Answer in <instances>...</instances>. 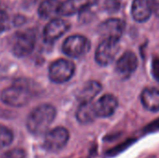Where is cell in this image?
Instances as JSON below:
<instances>
[{
	"mask_svg": "<svg viewBox=\"0 0 159 158\" xmlns=\"http://www.w3.org/2000/svg\"><path fill=\"white\" fill-rule=\"evenodd\" d=\"M57 115L55 107L51 104H40L32 110L26 120L28 131L34 136H41L48 131Z\"/></svg>",
	"mask_w": 159,
	"mask_h": 158,
	"instance_id": "1",
	"label": "cell"
},
{
	"mask_svg": "<svg viewBox=\"0 0 159 158\" xmlns=\"http://www.w3.org/2000/svg\"><path fill=\"white\" fill-rule=\"evenodd\" d=\"M32 99L31 90L21 83H15L12 86L3 89L0 94L1 102L10 107H23L30 102Z\"/></svg>",
	"mask_w": 159,
	"mask_h": 158,
	"instance_id": "2",
	"label": "cell"
},
{
	"mask_svg": "<svg viewBox=\"0 0 159 158\" xmlns=\"http://www.w3.org/2000/svg\"><path fill=\"white\" fill-rule=\"evenodd\" d=\"M36 36L33 30L18 32L13 35L11 43L12 53L18 58H23L30 55L35 46Z\"/></svg>",
	"mask_w": 159,
	"mask_h": 158,
	"instance_id": "3",
	"label": "cell"
},
{
	"mask_svg": "<svg viewBox=\"0 0 159 158\" xmlns=\"http://www.w3.org/2000/svg\"><path fill=\"white\" fill-rule=\"evenodd\" d=\"M75 71V65L73 61L60 59L53 61L48 68L49 80L55 84H63L69 81Z\"/></svg>",
	"mask_w": 159,
	"mask_h": 158,
	"instance_id": "4",
	"label": "cell"
},
{
	"mask_svg": "<svg viewBox=\"0 0 159 158\" xmlns=\"http://www.w3.org/2000/svg\"><path fill=\"white\" fill-rule=\"evenodd\" d=\"M69 139V131L65 128L57 127L45 134L43 147L47 152L58 153L67 145Z\"/></svg>",
	"mask_w": 159,
	"mask_h": 158,
	"instance_id": "5",
	"label": "cell"
},
{
	"mask_svg": "<svg viewBox=\"0 0 159 158\" xmlns=\"http://www.w3.org/2000/svg\"><path fill=\"white\" fill-rule=\"evenodd\" d=\"M90 48V43L87 37L80 34L68 36L61 47L62 52L72 58H78L85 55Z\"/></svg>",
	"mask_w": 159,
	"mask_h": 158,
	"instance_id": "6",
	"label": "cell"
},
{
	"mask_svg": "<svg viewBox=\"0 0 159 158\" xmlns=\"http://www.w3.org/2000/svg\"><path fill=\"white\" fill-rule=\"evenodd\" d=\"M119 50V41L103 38L95 52V60L102 66L109 65Z\"/></svg>",
	"mask_w": 159,
	"mask_h": 158,
	"instance_id": "7",
	"label": "cell"
},
{
	"mask_svg": "<svg viewBox=\"0 0 159 158\" xmlns=\"http://www.w3.org/2000/svg\"><path fill=\"white\" fill-rule=\"evenodd\" d=\"M69 28L70 24L68 21L59 18L52 19L44 28L43 38L46 43H53L62 36Z\"/></svg>",
	"mask_w": 159,
	"mask_h": 158,
	"instance_id": "8",
	"label": "cell"
},
{
	"mask_svg": "<svg viewBox=\"0 0 159 158\" xmlns=\"http://www.w3.org/2000/svg\"><path fill=\"white\" fill-rule=\"evenodd\" d=\"M125 30V22L116 18H111L104 20L99 26V34L103 38H109L119 41Z\"/></svg>",
	"mask_w": 159,
	"mask_h": 158,
	"instance_id": "9",
	"label": "cell"
},
{
	"mask_svg": "<svg viewBox=\"0 0 159 158\" xmlns=\"http://www.w3.org/2000/svg\"><path fill=\"white\" fill-rule=\"evenodd\" d=\"M118 106L117 99L112 94H105L102 96L95 103L94 108L97 117H109L116 112Z\"/></svg>",
	"mask_w": 159,
	"mask_h": 158,
	"instance_id": "10",
	"label": "cell"
},
{
	"mask_svg": "<svg viewBox=\"0 0 159 158\" xmlns=\"http://www.w3.org/2000/svg\"><path fill=\"white\" fill-rule=\"evenodd\" d=\"M98 0H66L61 3L60 15L71 16L76 13H80L91 6L95 5Z\"/></svg>",
	"mask_w": 159,
	"mask_h": 158,
	"instance_id": "11",
	"label": "cell"
},
{
	"mask_svg": "<svg viewBox=\"0 0 159 158\" xmlns=\"http://www.w3.org/2000/svg\"><path fill=\"white\" fill-rule=\"evenodd\" d=\"M138 67V59L132 51H126L116 62V71L121 75L131 74Z\"/></svg>",
	"mask_w": 159,
	"mask_h": 158,
	"instance_id": "12",
	"label": "cell"
},
{
	"mask_svg": "<svg viewBox=\"0 0 159 158\" xmlns=\"http://www.w3.org/2000/svg\"><path fill=\"white\" fill-rule=\"evenodd\" d=\"M153 12L151 0H133L131 14L133 19L138 22L146 21Z\"/></svg>",
	"mask_w": 159,
	"mask_h": 158,
	"instance_id": "13",
	"label": "cell"
},
{
	"mask_svg": "<svg viewBox=\"0 0 159 158\" xmlns=\"http://www.w3.org/2000/svg\"><path fill=\"white\" fill-rule=\"evenodd\" d=\"M141 102L146 110L150 112H158L159 90L153 88L143 89L141 95Z\"/></svg>",
	"mask_w": 159,
	"mask_h": 158,
	"instance_id": "14",
	"label": "cell"
},
{
	"mask_svg": "<svg viewBox=\"0 0 159 158\" xmlns=\"http://www.w3.org/2000/svg\"><path fill=\"white\" fill-rule=\"evenodd\" d=\"M75 116L76 120L82 125H88L92 123L97 118L94 103H92V102H81L76 111Z\"/></svg>",
	"mask_w": 159,
	"mask_h": 158,
	"instance_id": "15",
	"label": "cell"
},
{
	"mask_svg": "<svg viewBox=\"0 0 159 158\" xmlns=\"http://www.w3.org/2000/svg\"><path fill=\"white\" fill-rule=\"evenodd\" d=\"M102 90V85L97 81H89L81 88L77 94V100L79 102H92L93 99Z\"/></svg>",
	"mask_w": 159,
	"mask_h": 158,
	"instance_id": "16",
	"label": "cell"
},
{
	"mask_svg": "<svg viewBox=\"0 0 159 158\" xmlns=\"http://www.w3.org/2000/svg\"><path fill=\"white\" fill-rule=\"evenodd\" d=\"M61 3L60 0H44L38 7V15L41 19H50L60 15Z\"/></svg>",
	"mask_w": 159,
	"mask_h": 158,
	"instance_id": "17",
	"label": "cell"
},
{
	"mask_svg": "<svg viewBox=\"0 0 159 158\" xmlns=\"http://www.w3.org/2000/svg\"><path fill=\"white\" fill-rule=\"evenodd\" d=\"M14 139L12 131L6 126L0 125V149L9 146Z\"/></svg>",
	"mask_w": 159,
	"mask_h": 158,
	"instance_id": "18",
	"label": "cell"
},
{
	"mask_svg": "<svg viewBox=\"0 0 159 158\" xmlns=\"http://www.w3.org/2000/svg\"><path fill=\"white\" fill-rule=\"evenodd\" d=\"M0 158H26V153L22 149L14 148L1 154Z\"/></svg>",
	"mask_w": 159,
	"mask_h": 158,
	"instance_id": "19",
	"label": "cell"
},
{
	"mask_svg": "<svg viewBox=\"0 0 159 158\" xmlns=\"http://www.w3.org/2000/svg\"><path fill=\"white\" fill-rule=\"evenodd\" d=\"M133 142H134V141H130V140H129V141H127V142H125L124 143L119 144V145H117L116 148L110 150V151L108 152V155L111 156H116V155H118L119 153H121L122 151H124L125 149H127L129 146H130Z\"/></svg>",
	"mask_w": 159,
	"mask_h": 158,
	"instance_id": "20",
	"label": "cell"
},
{
	"mask_svg": "<svg viewBox=\"0 0 159 158\" xmlns=\"http://www.w3.org/2000/svg\"><path fill=\"white\" fill-rule=\"evenodd\" d=\"M159 130V118L155 120L154 122L150 123L145 129H144V131L145 133H151V132H156V131H158Z\"/></svg>",
	"mask_w": 159,
	"mask_h": 158,
	"instance_id": "21",
	"label": "cell"
},
{
	"mask_svg": "<svg viewBox=\"0 0 159 158\" xmlns=\"http://www.w3.org/2000/svg\"><path fill=\"white\" fill-rule=\"evenodd\" d=\"M152 74L159 82V59H155L152 63Z\"/></svg>",
	"mask_w": 159,
	"mask_h": 158,
	"instance_id": "22",
	"label": "cell"
},
{
	"mask_svg": "<svg viewBox=\"0 0 159 158\" xmlns=\"http://www.w3.org/2000/svg\"><path fill=\"white\" fill-rule=\"evenodd\" d=\"M152 9L156 13V15L159 17V0H152Z\"/></svg>",
	"mask_w": 159,
	"mask_h": 158,
	"instance_id": "23",
	"label": "cell"
}]
</instances>
